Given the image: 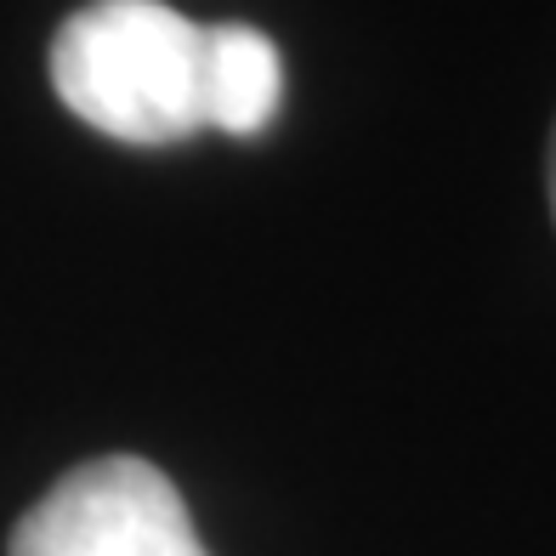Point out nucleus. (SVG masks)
Segmentation results:
<instances>
[{
	"label": "nucleus",
	"instance_id": "obj_1",
	"mask_svg": "<svg viewBox=\"0 0 556 556\" xmlns=\"http://www.w3.org/2000/svg\"><path fill=\"white\" fill-rule=\"evenodd\" d=\"M205 23L165 0H91L52 40V86L74 119L131 148L205 131Z\"/></svg>",
	"mask_w": 556,
	"mask_h": 556
},
{
	"label": "nucleus",
	"instance_id": "obj_2",
	"mask_svg": "<svg viewBox=\"0 0 556 556\" xmlns=\"http://www.w3.org/2000/svg\"><path fill=\"white\" fill-rule=\"evenodd\" d=\"M7 556H211L176 483L137 454H103L46 489Z\"/></svg>",
	"mask_w": 556,
	"mask_h": 556
},
{
	"label": "nucleus",
	"instance_id": "obj_3",
	"mask_svg": "<svg viewBox=\"0 0 556 556\" xmlns=\"http://www.w3.org/2000/svg\"><path fill=\"white\" fill-rule=\"evenodd\" d=\"M285 103V58L250 23H216L205 29V74H199V109L205 131L262 137Z\"/></svg>",
	"mask_w": 556,
	"mask_h": 556
},
{
	"label": "nucleus",
	"instance_id": "obj_4",
	"mask_svg": "<svg viewBox=\"0 0 556 556\" xmlns=\"http://www.w3.org/2000/svg\"><path fill=\"white\" fill-rule=\"evenodd\" d=\"M551 211H556V137H551Z\"/></svg>",
	"mask_w": 556,
	"mask_h": 556
}]
</instances>
